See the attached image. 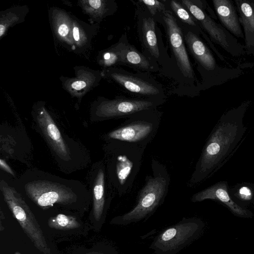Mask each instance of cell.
<instances>
[{"instance_id": "19", "label": "cell", "mask_w": 254, "mask_h": 254, "mask_svg": "<svg viewBox=\"0 0 254 254\" xmlns=\"http://www.w3.org/2000/svg\"><path fill=\"white\" fill-rule=\"evenodd\" d=\"M105 173L103 168L98 170L93 187V215L99 221L103 214L105 203Z\"/></svg>"}, {"instance_id": "17", "label": "cell", "mask_w": 254, "mask_h": 254, "mask_svg": "<svg viewBox=\"0 0 254 254\" xmlns=\"http://www.w3.org/2000/svg\"><path fill=\"white\" fill-rule=\"evenodd\" d=\"M217 15L223 25L238 37H244L240 23L232 2L229 0H213Z\"/></svg>"}, {"instance_id": "7", "label": "cell", "mask_w": 254, "mask_h": 254, "mask_svg": "<svg viewBox=\"0 0 254 254\" xmlns=\"http://www.w3.org/2000/svg\"><path fill=\"white\" fill-rule=\"evenodd\" d=\"M0 188L5 201L13 216L38 250L51 254L43 232L33 213L21 195L3 180Z\"/></svg>"}, {"instance_id": "12", "label": "cell", "mask_w": 254, "mask_h": 254, "mask_svg": "<svg viewBox=\"0 0 254 254\" xmlns=\"http://www.w3.org/2000/svg\"><path fill=\"white\" fill-rule=\"evenodd\" d=\"M180 1L197 20L200 27L208 33L214 42L225 50L230 51V42L226 31L202 9L200 5L198 4L197 0Z\"/></svg>"}, {"instance_id": "1", "label": "cell", "mask_w": 254, "mask_h": 254, "mask_svg": "<svg viewBox=\"0 0 254 254\" xmlns=\"http://www.w3.org/2000/svg\"><path fill=\"white\" fill-rule=\"evenodd\" d=\"M247 104L224 114L202 149L187 184L193 188L211 177L235 151L246 131L243 118Z\"/></svg>"}, {"instance_id": "10", "label": "cell", "mask_w": 254, "mask_h": 254, "mask_svg": "<svg viewBox=\"0 0 254 254\" xmlns=\"http://www.w3.org/2000/svg\"><path fill=\"white\" fill-rule=\"evenodd\" d=\"M199 225L188 221L168 228L162 232L150 246L156 254H175L195 238Z\"/></svg>"}, {"instance_id": "21", "label": "cell", "mask_w": 254, "mask_h": 254, "mask_svg": "<svg viewBox=\"0 0 254 254\" xmlns=\"http://www.w3.org/2000/svg\"><path fill=\"white\" fill-rule=\"evenodd\" d=\"M136 1L144 7L157 22L164 12L170 9L168 0H137Z\"/></svg>"}, {"instance_id": "13", "label": "cell", "mask_w": 254, "mask_h": 254, "mask_svg": "<svg viewBox=\"0 0 254 254\" xmlns=\"http://www.w3.org/2000/svg\"><path fill=\"white\" fill-rule=\"evenodd\" d=\"M187 49L197 64L198 68L212 71L216 66L215 60L200 37V33L180 22Z\"/></svg>"}, {"instance_id": "11", "label": "cell", "mask_w": 254, "mask_h": 254, "mask_svg": "<svg viewBox=\"0 0 254 254\" xmlns=\"http://www.w3.org/2000/svg\"><path fill=\"white\" fill-rule=\"evenodd\" d=\"M165 101V100L118 96L112 100L103 102L98 111V116L104 119H126L143 110L157 109Z\"/></svg>"}, {"instance_id": "3", "label": "cell", "mask_w": 254, "mask_h": 254, "mask_svg": "<svg viewBox=\"0 0 254 254\" xmlns=\"http://www.w3.org/2000/svg\"><path fill=\"white\" fill-rule=\"evenodd\" d=\"M151 168L152 174L146 177L134 207L115 218L113 223L126 225L147 218L163 203L170 183L169 172L164 164L155 159L151 161Z\"/></svg>"}, {"instance_id": "25", "label": "cell", "mask_w": 254, "mask_h": 254, "mask_svg": "<svg viewBox=\"0 0 254 254\" xmlns=\"http://www.w3.org/2000/svg\"><path fill=\"white\" fill-rule=\"evenodd\" d=\"M0 166L1 169L4 170L6 172L10 174L11 175L14 176V173L10 168V167L8 166V165L5 162V161L2 159H0Z\"/></svg>"}, {"instance_id": "23", "label": "cell", "mask_w": 254, "mask_h": 254, "mask_svg": "<svg viewBox=\"0 0 254 254\" xmlns=\"http://www.w3.org/2000/svg\"><path fill=\"white\" fill-rule=\"evenodd\" d=\"M239 196L243 200H249L252 199V192L247 187H243L239 190Z\"/></svg>"}, {"instance_id": "4", "label": "cell", "mask_w": 254, "mask_h": 254, "mask_svg": "<svg viewBox=\"0 0 254 254\" xmlns=\"http://www.w3.org/2000/svg\"><path fill=\"white\" fill-rule=\"evenodd\" d=\"M110 141L111 177L116 190L121 196L131 190L146 147L120 141Z\"/></svg>"}, {"instance_id": "20", "label": "cell", "mask_w": 254, "mask_h": 254, "mask_svg": "<svg viewBox=\"0 0 254 254\" xmlns=\"http://www.w3.org/2000/svg\"><path fill=\"white\" fill-rule=\"evenodd\" d=\"M168 2L170 10L182 24L201 33V29L198 22L180 0H168Z\"/></svg>"}, {"instance_id": "2", "label": "cell", "mask_w": 254, "mask_h": 254, "mask_svg": "<svg viewBox=\"0 0 254 254\" xmlns=\"http://www.w3.org/2000/svg\"><path fill=\"white\" fill-rule=\"evenodd\" d=\"M158 22L166 32L172 54L171 59L178 84L173 93L179 95H195L198 87L197 80L190 61L180 21L170 8L164 12Z\"/></svg>"}, {"instance_id": "5", "label": "cell", "mask_w": 254, "mask_h": 254, "mask_svg": "<svg viewBox=\"0 0 254 254\" xmlns=\"http://www.w3.org/2000/svg\"><path fill=\"white\" fill-rule=\"evenodd\" d=\"M135 5V17L137 34L144 53L156 62L165 75L172 77L175 68L163 43L162 33L155 18L136 0H130Z\"/></svg>"}, {"instance_id": "6", "label": "cell", "mask_w": 254, "mask_h": 254, "mask_svg": "<svg viewBox=\"0 0 254 254\" xmlns=\"http://www.w3.org/2000/svg\"><path fill=\"white\" fill-rule=\"evenodd\" d=\"M162 116L157 109L145 110L126 119L108 132L109 141H120L146 147L157 134Z\"/></svg>"}, {"instance_id": "26", "label": "cell", "mask_w": 254, "mask_h": 254, "mask_svg": "<svg viewBox=\"0 0 254 254\" xmlns=\"http://www.w3.org/2000/svg\"><path fill=\"white\" fill-rule=\"evenodd\" d=\"M59 34L62 37H64L68 33V28L67 26L64 24L61 25L58 29Z\"/></svg>"}, {"instance_id": "22", "label": "cell", "mask_w": 254, "mask_h": 254, "mask_svg": "<svg viewBox=\"0 0 254 254\" xmlns=\"http://www.w3.org/2000/svg\"><path fill=\"white\" fill-rule=\"evenodd\" d=\"M48 225L50 228L55 229L68 230L77 228L80 224L72 216L59 214L51 217L48 221Z\"/></svg>"}, {"instance_id": "29", "label": "cell", "mask_w": 254, "mask_h": 254, "mask_svg": "<svg viewBox=\"0 0 254 254\" xmlns=\"http://www.w3.org/2000/svg\"><path fill=\"white\" fill-rule=\"evenodd\" d=\"M4 32V27L2 25H0V36H1Z\"/></svg>"}, {"instance_id": "14", "label": "cell", "mask_w": 254, "mask_h": 254, "mask_svg": "<svg viewBox=\"0 0 254 254\" xmlns=\"http://www.w3.org/2000/svg\"><path fill=\"white\" fill-rule=\"evenodd\" d=\"M206 199H213L225 204L235 215L241 217H250L252 213L236 203L229 194L227 183L221 182L194 193L191 197L192 202Z\"/></svg>"}, {"instance_id": "24", "label": "cell", "mask_w": 254, "mask_h": 254, "mask_svg": "<svg viewBox=\"0 0 254 254\" xmlns=\"http://www.w3.org/2000/svg\"><path fill=\"white\" fill-rule=\"evenodd\" d=\"M89 4L94 9H99L101 7L104 6L106 5L104 1H102L100 0H93L88 1Z\"/></svg>"}, {"instance_id": "16", "label": "cell", "mask_w": 254, "mask_h": 254, "mask_svg": "<svg viewBox=\"0 0 254 254\" xmlns=\"http://www.w3.org/2000/svg\"><path fill=\"white\" fill-rule=\"evenodd\" d=\"M123 65L137 71L151 73L160 71L158 64L138 51L129 42L126 44L123 54Z\"/></svg>"}, {"instance_id": "28", "label": "cell", "mask_w": 254, "mask_h": 254, "mask_svg": "<svg viewBox=\"0 0 254 254\" xmlns=\"http://www.w3.org/2000/svg\"><path fill=\"white\" fill-rule=\"evenodd\" d=\"M73 36L74 40L76 41L79 39V29L77 27H74L73 29Z\"/></svg>"}, {"instance_id": "27", "label": "cell", "mask_w": 254, "mask_h": 254, "mask_svg": "<svg viewBox=\"0 0 254 254\" xmlns=\"http://www.w3.org/2000/svg\"><path fill=\"white\" fill-rule=\"evenodd\" d=\"M86 84L84 81H76L72 83V87L76 90H80L86 86Z\"/></svg>"}, {"instance_id": "18", "label": "cell", "mask_w": 254, "mask_h": 254, "mask_svg": "<svg viewBox=\"0 0 254 254\" xmlns=\"http://www.w3.org/2000/svg\"><path fill=\"white\" fill-rule=\"evenodd\" d=\"M236 5L243 25L246 47L250 53L254 52V3L248 0H237Z\"/></svg>"}, {"instance_id": "9", "label": "cell", "mask_w": 254, "mask_h": 254, "mask_svg": "<svg viewBox=\"0 0 254 254\" xmlns=\"http://www.w3.org/2000/svg\"><path fill=\"white\" fill-rule=\"evenodd\" d=\"M27 196L37 205L47 208L58 203L68 205L77 200L72 189L56 181L38 180L29 182L24 187Z\"/></svg>"}, {"instance_id": "15", "label": "cell", "mask_w": 254, "mask_h": 254, "mask_svg": "<svg viewBox=\"0 0 254 254\" xmlns=\"http://www.w3.org/2000/svg\"><path fill=\"white\" fill-rule=\"evenodd\" d=\"M38 124L49 143L57 154L62 159H70L68 149L61 132L50 116L44 111L38 118Z\"/></svg>"}, {"instance_id": "8", "label": "cell", "mask_w": 254, "mask_h": 254, "mask_svg": "<svg viewBox=\"0 0 254 254\" xmlns=\"http://www.w3.org/2000/svg\"><path fill=\"white\" fill-rule=\"evenodd\" d=\"M107 75L132 97L166 100L163 86L149 73L112 68Z\"/></svg>"}]
</instances>
